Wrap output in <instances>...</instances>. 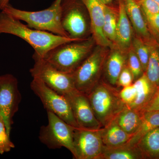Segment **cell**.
<instances>
[{
	"label": "cell",
	"instance_id": "obj_10",
	"mask_svg": "<svg viewBox=\"0 0 159 159\" xmlns=\"http://www.w3.org/2000/svg\"><path fill=\"white\" fill-rule=\"evenodd\" d=\"M21 95L16 77L11 74L0 75V115L2 116L10 136L13 117L18 110Z\"/></svg>",
	"mask_w": 159,
	"mask_h": 159
},
{
	"label": "cell",
	"instance_id": "obj_28",
	"mask_svg": "<svg viewBox=\"0 0 159 159\" xmlns=\"http://www.w3.org/2000/svg\"><path fill=\"white\" fill-rule=\"evenodd\" d=\"M119 94L123 102L126 106H128L133 103L136 98V89L133 84L120 89Z\"/></svg>",
	"mask_w": 159,
	"mask_h": 159
},
{
	"label": "cell",
	"instance_id": "obj_16",
	"mask_svg": "<svg viewBox=\"0 0 159 159\" xmlns=\"http://www.w3.org/2000/svg\"><path fill=\"white\" fill-rule=\"evenodd\" d=\"M118 17L115 45L127 53L131 48L134 30L124 6L123 0H118Z\"/></svg>",
	"mask_w": 159,
	"mask_h": 159
},
{
	"label": "cell",
	"instance_id": "obj_22",
	"mask_svg": "<svg viewBox=\"0 0 159 159\" xmlns=\"http://www.w3.org/2000/svg\"><path fill=\"white\" fill-rule=\"evenodd\" d=\"M159 127V111H149L142 113L141 124L136 132L131 137L128 143L137 145L141 138L150 131Z\"/></svg>",
	"mask_w": 159,
	"mask_h": 159
},
{
	"label": "cell",
	"instance_id": "obj_30",
	"mask_svg": "<svg viewBox=\"0 0 159 159\" xmlns=\"http://www.w3.org/2000/svg\"><path fill=\"white\" fill-rule=\"evenodd\" d=\"M144 16L153 15L159 12V6L153 0H138Z\"/></svg>",
	"mask_w": 159,
	"mask_h": 159
},
{
	"label": "cell",
	"instance_id": "obj_9",
	"mask_svg": "<svg viewBox=\"0 0 159 159\" xmlns=\"http://www.w3.org/2000/svg\"><path fill=\"white\" fill-rule=\"evenodd\" d=\"M33 78L30 87L34 93L39 97L47 111L57 115L71 126L80 128L65 97L57 93L38 78Z\"/></svg>",
	"mask_w": 159,
	"mask_h": 159
},
{
	"label": "cell",
	"instance_id": "obj_3",
	"mask_svg": "<svg viewBox=\"0 0 159 159\" xmlns=\"http://www.w3.org/2000/svg\"><path fill=\"white\" fill-rule=\"evenodd\" d=\"M93 38L61 44L47 53L44 59L62 72L73 73L94 48Z\"/></svg>",
	"mask_w": 159,
	"mask_h": 159
},
{
	"label": "cell",
	"instance_id": "obj_19",
	"mask_svg": "<svg viewBox=\"0 0 159 159\" xmlns=\"http://www.w3.org/2000/svg\"><path fill=\"white\" fill-rule=\"evenodd\" d=\"M142 116V113L126 106L114 120L124 131L133 136L140 126Z\"/></svg>",
	"mask_w": 159,
	"mask_h": 159
},
{
	"label": "cell",
	"instance_id": "obj_29",
	"mask_svg": "<svg viewBox=\"0 0 159 159\" xmlns=\"http://www.w3.org/2000/svg\"><path fill=\"white\" fill-rule=\"evenodd\" d=\"M144 17L151 34L159 43V12L153 15Z\"/></svg>",
	"mask_w": 159,
	"mask_h": 159
},
{
	"label": "cell",
	"instance_id": "obj_12",
	"mask_svg": "<svg viewBox=\"0 0 159 159\" xmlns=\"http://www.w3.org/2000/svg\"><path fill=\"white\" fill-rule=\"evenodd\" d=\"M63 96L68 101L74 118L80 128L91 129L102 128L94 115L86 94L75 90Z\"/></svg>",
	"mask_w": 159,
	"mask_h": 159
},
{
	"label": "cell",
	"instance_id": "obj_1",
	"mask_svg": "<svg viewBox=\"0 0 159 159\" xmlns=\"http://www.w3.org/2000/svg\"><path fill=\"white\" fill-rule=\"evenodd\" d=\"M1 34H12L25 41L34 49L33 56L40 58H44L50 50L60 44L80 41L32 29L3 11L0 12Z\"/></svg>",
	"mask_w": 159,
	"mask_h": 159
},
{
	"label": "cell",
	"instance_id": "obj_27",
	"mask_svg": "<svg viewBox=\"0 0 159 159\" xmlns=\"http://www.w3.org/2000/svg\"><path fill=\"white\" fill-rule=\"evenodd\" d=\"M14 147V144L7 134L3 117L0 115V154L10 151Z\"/></svg>",
	"mask_w": 159,
	"mask_h": 159
},
{
	"label": "cell",
	"instance_id": "obj_20",
	"mask_svg": "<svg viewBox=\"0 0 159 159\" xmlns=\"http://www.w3.org/2000/svg\"><path fill=\"white\" fill-rule=\"evenodd\" d=\"M137 146L143 159H159V127L145 134Z\"/></svg>",
	"mask_w": 159,
	"mask_h": 159
},
{
	"label": "cell",
	"instance_id": "obj_5",
	"mask_svg": "<svg viewBox=\"0 0 159 159\" xmlns=\"http://www.w3.org/2000/svg\"><path fill=\"white\" fill-rule=\"evenodd\" d=\"M97 46L73 73L76 89L88 95L101 80L108 52Z\"/></svg>",
	"mask_w": 159,
	"mask_h": 159
},
{
	"label": "cell",
	"instance_id": "obj_34",
	"mask_svg": "<svg viewBox=\"0 0 159 159\" xmlns=\"http://www.w3.org/2000/svg\"><path fill=\"white\" fill-rule=\"evenodd\" d=\"M101 1L105 5H109L113 1V0H101Z\"/></svg>",
	"mask_w": 159,
	"mask_h": 159
},
{
	"label": "cell",
	"instance_id": "obj_25",
	"mask_svg": "<svg viewBox=\"0 0 159 159\" xmlns=\"http://www.w3.org/2000/svg\"><path fill=\"white\" fill-rule=\"evenodd\" d=\"M131 47L140 62L142 64L144 73L147 69V66L150 56V45L149 44L137 36H134L132 42Z\"/></svg>",
	"mask_w": 159,
	"mask_h": 159
},
{
	"label": "cell",
	"instance_id": "obj_4",
	"mask_svg": "<svg viewBox=\"0 0 159 159\" xmlns=\"http://www.w3.org/2000/svg\"><path fill=\"white\" fill-rule=\"evenodd\" d=\"M119 90L101 80L87 95L94 115L102 127L113 121L126 106L119 97Z\"/></svg>",
	"mask_w": 159,
	"mask_h": 159
},
{
	"label": "cell",
	"instance_id": "obj_31",
	"mask_svg": "<svg viewBox=\"0 0 159 159\" xmlns=\"http://www.w3.org/2000/svg\"><path fill=\"white\" fill-rule=\"evenodd\" d=\"M134 82L133 76L127 65L121 71L117 81V87L120 89L122 88L130 85Z\"/></svg>",
	"mask_w": 159,
	"mask_h": 159
},
{
	"label": "cell",
	"instance_id": "obj_23",
	"mask_svg": "<svg viewBox=\"0 0 159 159\" xmlns=\"http://www.w3.org/2000/svg\"><path fill=\"white\" fill-rule=\"evenodd\" d=\"M150 56L145 74L150 82L159 86V43L154 40L150 43Z\"/></svg>",
	"mask_w": 159,
	"mask_h": 159
},
{
	"label": "cell",
	"instance_id": "obj_26",
	"mask_svg": "<svg viewBox=\"0 0 159 159\" xmlns=\"http://www.w3.org/2000/svg\"><path fill=\"white\" fill-rule=\"evenodd\" d=\"M127 65L133 74L134 81L139 79L145 73L142 68V64L131 46L127 52Z\"/></svg>",
	"mask_w": 159,
	"mask_h": 159
},
{
	"label": "cell",
	"instance_id": "obj_8",
	"mask_svg": "<svg viewBox=\"0 0 159 159\" xmlns=\"http://www.w3.org/2000/svg\"><path fill=\"white\" fill-rule=\"evenodd\" d=\"M34 61L30 73L33 78H38L57 93L61 95L76 89L73 73L59 70L43 58L32 56Z\"/></svg>",
	"mask_w": 159,
	"mask_h": 159
},
{
	"label": "cell",
	"instance_id": "obj_24",
	"mask_svg": "<svg viewBox=\"0 0 159 159\" xmlns=\"http://www.w3.org/2000/svg\"><path fill=\"white\" fill-rule=\"evenodd\" d=\"M105 18L103 31L106 37L115 45L118 17V9L105 5Z\"/></svg>",
	"mask_w": 159,
	"mask_h": 159
},
{
	"label": "cell",
	"instance_id": "obj_14",
	"mask_svg": "<svg viewBox=\"0 0 159 159\" xmlns=\"http://www.w3.org/2000/svg\"><path fill=\"white\" fill-rule=\"evenodd\" d=\"M111 51L106 59L102 72L103 78L101 80L111 86L119 89L117 81L121 71L127 65V53L115 45Z\"/></svg>",
	"mask_w": 159,
	"mask_h": 159
},
{
	"label": "cell",
	"instance_id": "obj_2",
	"mask_svg": "<svg viewBox=\"0 0 159 159\" xmlns=\"http://www.w3.org/2000/svg\"><path fill=\"white\" fill-rule=\"evenodd\" d=\"M61 0H55L48 9L38 11L20 10L14 8L9 3L2 11L25 22L32 29L69 37L61 25Z\"/></svg>",
	"mask_w": 159,
	"mask_h": 159
},
{
	"label": "cell",
	"instance_id": "obj_18",
	"mask_svg": "<svg viewBox=\"0 0 159 159\" xmlns=\"http://www.w3.org/2000/svg\"><path fill=\"white\" fill-rule=\"evenodd\" d=\"M101 137L104 147L113 148L126 144L132 136L124 131L114 120L101 129Z\"/></svg>",
	"mask_w": 159,
	"mask_h": 159
},
{
	"label": "cell",
	"instance_id": "obj_35",
	"mask_svg": "<svg viewBox=\"0 0 159 159\" xmlns=\"http://www.w3.org/2000/svg\"><path fill=\"white\" fill-rule=\"evenodd\" d=\"M157 4V5L159 6V0H153Z\"/></svg>",
	"mask_w": 159,
	"mask_h": 159
},
{
	"label": "cell",
	"instance_id": "obj_7",
	"mask_svg": "<svg viewBox=\"0 0 159 159\" xmlns=\"http://www.w3.org/2000/svg\"><path fill=\"white\" fill-rule=\"evenodd\" d=\"M48 124L40 130V142L51 149L65 147L75 156L74 132L75 127L69 125L57 115L47 111Z\"/></svg>",
	"mask_w": 159,
	"mask_h": 159
},
{
	"label": "cell",
	"instance_id": "obj_32",
	"mask_svg": "<svg viewBox=\"0 0 159 159\" xmlns=\"http://www.w3.org/2000/svg\"><path fill=\"white\" fill-rule=\"evenodd\" d=\"M149 111H159V86L157 88L153 97L143 110L142 113Z\"/></svg>",
	"mask_w": 159,
	"mask_h": 159
},
{
	"label": "cell",
	"instance_id": "obj_6",
	"mask_svg": "<svg viewBox=\"0 0 159 159\" xmlns=\"http://www.w3.org/2000/svg\"><path fill=\"white\" fill-rule=\"evenodd\" d=\"M61 23L69 37L83 40L89 38L90 23L87 10L80 0H61Z\"/></svg>",
	"mask_w": 159,
	"mask_h": 159
},
{
	"label": "cell",
	"instance_id": "obj_33",
	"mask_svg": "<svg viewBox=\"0 0 159 159\" xmlns=\"http://www.w3.org/2000/svg\"><path fill=\"white\" fill-rule=\"evenodd\" d=\"M10 0H0V10H2L4 7L9 4Z\"/></svg>",
	"mask_w": 159,
	"mask_h": 159
},
{
	"label": "cell",
	"instance_id": "obj_11",
	"mask_svg": "<svg viewBox=\"0 0 159 159\" xmlns=\"http://www.w3.org/2000/svg\"><path fill=\"white\" fill-rule=\"evenodd\" d=\"M101 129H74V158L98 159L104 147L101 137Z\"/></svg>",
	"mask_w": 159,
	"mask_h": 159
},
{
	"label": "cell",
	"instance_id": "obj_17",
	"mask_svg": "<svg viewBox=\"0 0 159 159\" xmlns=\"http://www.w3.org/2000/svg\"><path fill=\"white\" fill-rule=\"evenodd\" d=\"M133 84L136 89V98L133 103L127 106L142 113L153 97L157 87L150 82L145 73L134 81Z\"/></svg>",
	"mask_w": 159,
	"mask_h": 159
},
{
	"label": "cell",
	"instance_id": "obj_21",
	"mask_svg": "<svg viewBox=\"0 0 159 159\" xmlns=\"http://www.w3.org/2000/svg\"><path fill=\"white\" fill-rule=\"evenodd\" d=\"M98 159H143V157L137 145H131L127 142L113 148L104 146Z\"/></svg>",
	"mask_w": 159,
	"mask_h": 159
},
{
	"label": "cell",
	"instance_id": "obj_13",
	"mask_svg": "<svg viewBox=\"0 0 159 159\" xmlns=\"http://www.w3.org/2000/svg\"><path fill=\"white\" fill-rule=\"evenodd\" d=\"M85 6L89 17L91 33L97 46L106 48L115 46L104 35L103 31L105 18V4L101 0H80Z\"/></svg>",
	"mask_w": 159,
	"mask_h": 159
},
{
	"label": "cell",
	"instance_id": "obj_15",
	"mask_svg": "<svg viewBox=\"0 0 159 159\" xmlns=\"http://www.w3.org/2000/svg\"><path fill=\"white\" fill-rule=\"evenodd\" d=\"M123 2L136 36L148 44L156 40L151 34L138 0H123Z\"/></svg>",
	"mask_w": 159,
	"mask_h": 159
}]
</instances>
